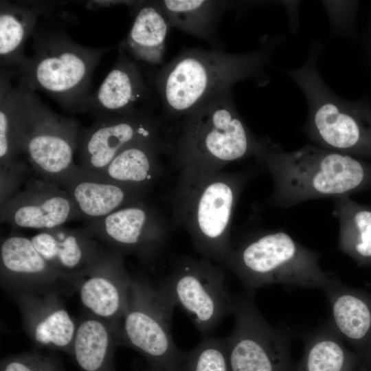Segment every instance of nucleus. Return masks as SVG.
I'll list each match as a JSON object with an SVG mask.
<instances>
[{
	"mask_svg": "<svg viewBox=\"0 0 371 371\" xmlns=\"http://www.w3.org/2000/svg\"><path fill=\"white\" fill-rule=\"evenodd\" d=\"M280 36L245 53L185 49L153 71L150 80L162 113L161 119L179 120L205 101L248 79L267 83L265 69L281 42Z\"/></svg>",
	"mask_w": 371,
	"mask_h": 371,
	"instance_id": "obj_1",
	"label": "nucleus"
},
{
	"mask_svg": "<svg viewBox=\"0 0 371 371\" xmlns=\"http://www.w3.org/2000/svg\"><path fill=\"white\" fill-rule=\"evenodd\" d=\"M255 158L272 177L273 188L267 202L275 207L335 199L371 188V163L315 145L288 152L265 139Z\"/></svg>",
	"mask_w": 371,
	"mask_h": 371,
	"instance_id": "obj_2",
	"label": "nucleus"
},
{
	"mask_svg": "<svg viewBox=\"0 0 371 371\" xmlns=\"http://www.w3.org/2000/svg\"><path fill=\"white\" fill-rule=\"evenodd\" d=\"M180 171L169 194L173 220L203 257L227 267L234 248L232 221L253 172Z\"/></svg>",
	"mask_w": 371,
	"mask_h": 371,
	"instance_id": "obj_3",
	"label": "nucleus"
},
{
	"mask_svg": "<svg viewBox=\"0 0 371 371\" xmlns=\"http://www.w3.org/2000/svg\"><path fill=\"white\" fill-rule=\"evenodd\" d=\"M265 141L249 128L228 89L179 120L170 153L180 170L218 171L231 163L256 157Z\"/></svg>",
	"mask_w": 371,
	"mask_h": 371,
	"instance_id": "obj_4",
	"label": "nucleus"
},
{
	"mask_svg": "<svg viewBox=\"0 0 371 371\" xmlns=\"http://www.w3.org/2000/svg\"><path fill=\"white\" fill-rule=\"evenodd\" d=\"M32 38L33 53L17 71L18 81L45 93L68 113H84L94 71L111 47L82 45L54 22L38 23Z\"/></svg>",
	"mask_w": 371,
	"mask_h": 371,
	"instance_id": "obj_5",
	"label": "nucleus"
},
{
	"mask_svg": "<svg viewBox=\"0 0 371 371\" xmlns=\"http://www.w3.org/2000/svg\"><path fill=\"white\" fill-rule=\"evenodd\" d=\"M322 48L319 42H314L302 65L285 70L306 99L304 131L315 146L371 159L370 102L347 100L330 89L318 68Z\"/></svg>",
	"mask_w": 371,
	"mask_h": 371,
	"instance_id": "obj_6",
	"label": "nucleus"
},
{
	"mask_svg": "<svg viewBox=\"0 0 371 371\" xmlns=\"http://www.w3.org/2000/svg\"><path fill=\"white\" fill-rule=\"evenodd\" d=\"M227 267L250 290L272 284L322 289L334 275L322 269L317 253L278 230L234 247Z\"/></svg>",
	"mask_w": 371,
	"mask_h": 371,
	"instance_id": "obj_7",
	"label": "nucleus"
},
{
	"mask_svg": "<svg viewBox=\"0 0 371 371\" xmlns=\"http://www.w3.org/2000/svg\"><path fill=\"white\" fill-rule=\"evenodd\" d=\"M19 146L42 179L60 187L77 168L80 124L57 114L35 91L18 81Z\"/></svg>",
	"mask_w": 371,
	"mask_h": 371,
	"instance_id": "obj_8",
	"label": "nucleus"
},
{
	"mask_svg": "<svg viewBox=\"0 0 371 371\" xmlns=\"http://www.w3.org/2000/svg\"><path fill=\"white\" fill-rule=\"evenodd\" d=\"M175 307L148 279L132 277L128 309L119 327V344L139 352L152 367L183 364L184 352L175 345L171 333Z\"/></svg>",
	"mask_w": 371,
	"mask_h": 371,
	"instance_id": "obj_9",
	"label": "nucleus"
},
{
	"mask_svg": "<svg viewBox=\"0 0 371 371\" xmlns=\"http://www.w3.org/2000/svg\"><path fill=\"white\" fill-rule=\"evenodd\" d=\"M157 286L205 337L233 313L222 267L204 257L179 260Z\"/></svg>",
	"mask_w": 371,
	"mask_h": 371,
	"instance_id": "obj_10",
	"label": "nucleus"
},
{
	"mask_svg": "<svg viewBox=\"0 0 371 371\" xmlns=\"http://www.w3.org/2000/svg\"><path fill=\"white\" fill-rule=\"evenodd\" d=\"M232 313L234 326L224 338L230 371H293L286 334L266 321L251 291L234 297Z\"/></svg>",
	"mask_w": 371,
	"mask_h": 371,
	"instance_id": "obj_11",
	"label": "nucleus"
},
{
	"mask_svg": "<svg viewBox=\"0 0 371 371\" xmlns=\"http://www.w3.org/2000/svg\"><path fill=\"white\" fill-rule=\"evenodd\" d=\"M83 229L109 250L135 256L145 264L157 258L168 238V224L146 199L86 223Z\"/></svg>",
	"mask_w": 371,
	"mask_h": 371,
	"instance_id": "obj_12",
	"label": "nucleus"
},
{
	"mask_svg": "<svg viewBox=\"0 0 371 371\" xmlns=\"http://www.w3.org/2000/svg\"><path fill=\"white\" fill-rule=\"evenodd\" d=\"M167 131L161 116L151 111L96 117L91 126L80 131V166L100 174L124 148L139 140L168 135Z\"/></svg>",
	"mask_w": 371,
	"mask_h": 371,
	"instance_id": "obj_13",
	"label": "nucleus"
},
{
	"mask_svg": "<svg viewBox=\"0 0 371 371\" xmlns=\"http://www.w3.org/2000/svg\"><path fill=\"white\" fill-rule=\"evenodd\" d=\"M159 102L150 80H146L139 62L126 53L122 44L111 71L91 93L84 113L95 118L139 111L154 112Z\"/></svg>",
	"mask_w": 371,
	"mask_h": 371,
	"instance_id": "obj_14",
	"label": "nucleus"
},
{
	"mask_svg": "<svg viewBox=\"0 0 371 371\" xmlns=\"http://www.w3.org/2000/svg\"><path fill=\"white\" fill-rule=\"evenodd\" d=\"M1 222L13 229L49 230L80 218L73 201L61 187L44 179H31L1 205Z\"/></svg>",
	"mask_w": 371,
	"mask_h": 371,
	"instance_id": "obj_15",
	"label": "nucleus"
},
{
	"mask_svg": "<svg viewBox=\"0 0 371 371\" xmlns=\"http://www.w3.org/2000/svg\"><path fill=\"white\" fill-rule=\"evenodd\" d=\"M1 284L13 296L23 293H69L56 269L36 249L31 238L17 233L0 246Z\"/></svg>",
	"mask_w": 371,
	"mask_h": 371,
	"instance_id": "obj_16",
	"label": "nucleus"
},
{
	"mask_svg": "<svg viewBox=\"0 0 371 371\" xmlns=\"http://www.w3.org/2000/svg\"><path fill=\"white\" fill-rule=\"evenodd\" d=\"M131 282L124 256L108 249L82 278L77 291L82 304L89 314L119 330L128 309Z\"/></svg>",
	"mask_w": 371,
	"mask_h": 371,
	"instance_id": "obj_17",
	"label": "nucleus"
},
{
	"mask_svg": "<svg viewBox=\"0 0 371 371\" xmlns=\"http://www.w3.org/2000/svg\"><path fill=\"white\" fill-rule=\"evenodd\" d=\"M30 238L71 291H77L85 276L108 251L83 228L61 226L41 231Z\"/></svg>",
	"mask_w": 371,
	"mask_h": 371,
	"instance_id": "obj_18",
	"label": "nucleus"
},
{
	"mask_svg": "<svg viewBox=\"0 0 371 371\" xmlns=\"http://www.w3.org/2000/svg\"><path fill=\"white\" fill-rule=\"evenodd\" d=\"M59 293H23L14 296L24 330L37 348L71 355L77 322L70 316Z\"/></svg>",
	"mask_w": 371,
	"mask_h": 371,
	"instance_id": "obj_19",
	"label": "nucleus"
},
{
	"mask_svg": "<svg viewBox=\"0 0 371 371\" xmlns=\"http://www.w3.org/2000/svg\"><path fill=\"white\" fill-rule=\"evenodd\" d=\"M331 308L332 325L353 348L365 369L371 365V293L352 288L333 275L322 289Z\"/></svg>",
	"mask_w": 371,
	"mask_h": 371,
	"instance_id": "obj_20",
	"label": "nucleus"
},
{
	"mask_svg": "<svg viewBox=\"0 0 371 371\" xmlns=\"http://www.w3.org/2000/svg\"><path fill=\"white\" fill-rule=\"evenodd\" d=\"M60 187L73 201L86 223L102 218L115 211L145 199L148 193L87 172L80 166Z\"/></svg>",
	"mask_w": 371,
	"mask_h": 371,
	"instance_id": "obj_21",
	"label": "nucleus"
},
{
	"mask_svg": "<svg viewBox=\"0 0 371 371\" xmlns=\"http://www.w3.org/2000/svg\"><path fill=\"white\" fill-rule=\"evenodd\" d=\"M171 146L169 135L135 142L121 150L97 175L148 193L163 173L161 155L170 153Z\"/></svg>",
	"mask_w": 371,
	"mask_h": 371,
	"instance_id": "obj_22",
	"label": "nucleus"
},
{
	"mask_svg": "<svg viewBox=\"0 0 371 371\" xmlns=\"http://www.w3.org/2000/svg\"><path fill=\"white\" fill-rule=\"evenodd\" d=\"M52 3L32 1H0L1 68L19 71L28 56L27 39L32 36L40 17L52 10Z\"/></svg>",
	"mask_w": 371,
	"mask_h": 371,
	"instance_id": "obj_23",
	"label": "nucleus"
},
{
	"mask_svg": "<svg viewBox=\"0 0 371 371\" xmlns=\"http://www.w3.org/2000/svg\"><path fill=\"white\" fill-rule=\"evenodd\" d=\"M118 329L89 313L77 322L71 356L80 371H115Z\"/></svg>",
	"mask_w": 371,
	"mask_h": 371,
	"instance_id": "obj_24",
	"label": "nucleus"
},
{
	"mask_svg": "<svg viewBox=\"0 0 371 371\" xmlns=\"http://www.w3.org/2000/svg\"><path fill=\"white\" fill-rule=\"evenodd\" d=\"M171 27L203 40L212 49L223 50L218 27L229 3L225 1H156Z\"/></svg>",
	"mask_w": 371,
	"mask_h": 371,
	"instance_id": "obj_25",
	"label": "nucleus"
},
{
	"mask_svg": "<svg viewBox=\"0 0 371 371\" xmlns=\"http://www.w3.org/2000/svg\"><path fill=\"white\" fill-rule=\"evenodd\" d=\"M170 27L156 1L140 3L128 34L121 44L135 60L160 65L164 61L165 43Z\"/></svg>",
	"mask_w": 371,
	"mask_h": 371,
	"instance_id": "obj_26",
	"label": "nucleus"
},
{
	"mask_svg": "<svg viewBox=\"0 0 371 371\" xmlns=\"http://www.w3.org/2000/svg\"><path fill=\"white\" fill-rule=\"evenodd\" d=\"M303 340L304 349L295 371H356L360 363L332 324L305 335Z\"/></svg>",
	"mask_w": 371,
	"mask_h": 371,
	"instance_id": "obj_27",
	"label": "nucleus"
},
{
	"mask_svg": "<svg viewBox=\"0 0 371 371\" xmlns=\"http://www.w3.org/2000/svg\"><path fill=\"white\" fill-rule=\"evenodd\" d=\"M339 222V247L359 265H371V207L350 196L334 199Z\"/></svg>",
	"mask_w": 371,
	"mask_h": 371,
	"instance_id": "obj_28",
	"label": "nucleus"
},
{
	"mask_svg": "<svg viewBox=\"0 0 371 371\" xmlns=\"http://www.w3.org/2000/svg\"><path fill=\"white\" fill-rule=\"evenodd\" d=\"M17 75L12 69L1 68L0 75V166L8 167L21 154L18 133V85L12 79Z\"/></svg>",
	"mask_w": 371,
	"mask_h": 371,
	"instance_id": "obj_29",
	"label": "nucleus"
},
{
	"mask_svg": "<svg viewBox=\"0 0 371 371\" xmlns=\"http://www.w3.org/2000/svg\"><path fill=\"white\" fill-rule=\"evenodd\" d=\"M185 371H230L225 339L205 337L184 352Z\"/></svg>",
	"mask_w": 371,
	"mask_h": 371,
	"instance_id": "obj_30",
	"label": "nucleus"
},
{
	"mask_svg": "<svg viewBox=\"0 0 371 371\" xmlns=\"http://www.w3.org/2000/svg\"><path fill=\"white\" fill-rule=\"evenodd\" d=\"M0 371H64V369L56 357L31 351L2 359Z\"/></svg>",
	"mask_w": 371,
	"mask_h": 371,
	"instance_id": "obj_31",
	"label": "nucleus"
},
{
	"mask_svg": "<svg viewBox=\"0 0 371 371\" xmlns=\"http://www.w3.org/2000/svg\"><path fill=\"white\" fill-rule=\"evenodd\" d=\"M333 30L350 34L355 30L358 1H324Z\"/></svg>",
	"mask_w": 371,
	"mask_h": 371,
	"instance_id": "obj_32",
	"label": "nucleus"
},
{
	"mask_svg": "<svg viewBox=\"0 0 371 371\" xmlns=\"http://www.w3.org/2000/svg\"><path fill=\"white\" fill-rule=\"evenodd\" d=\"M25 174V164L19 159L8 167L1 168V205L17 192Z\"/></svg>",
	"mask_w": 371,
	"mask_h": 371,
	"instance_id": "obj_33",
	"label": "nucleus"
},
{
	"mask_svg": "<svg viewBox=\"0 0 371 371\" xmlns=\"http://www.w3.org/2000/svg\"><path fill=\"white\" fill-rule=\"evenodd\" d=\"M146 371H185V370L183 364H177L164 367L149 366Z\"/></svg>",
	"mask_w": 371,
	"mask_h": 371,
	"instance_id": "obj_34",
	"label": "nucleus"
},
{
	"mask_svg": "<svg viewBox=\"0 0 371 371\" xmlns=\"http://www.w3.org/2000/svg\"><path fill=\"white\" fill-rule=\"evenodd\" d=\"M364 43L368 57L371 60V22L365 32Z\"/></svg>",
	"mask_w": 371,
	"mask_h": 371,
	"instance_id": "obj_35",
	"label": "nucleus"
},
{
	"mask_svg": "<svg viewBox=\"0 0 371 371\" xmlns=\"http://www.w3.org/2000/svg\"><path fill=\"white\" fill-rule=\"evenodd\" d=\"M368 370H370L371 371V365H370V368H368Z\"/></svg>",
	"mask_w": 371,
	"mask_h": 371,
	"instance_id": "obj_36",
	"label": "nucleus"
},
{
	"mask_svg": "<svg viewBox=\"0 0 371 371\" xmlns=\"http://www.w3.org/2000/svg\"><path fill=\"white\" fill-rule=\"evenodd\" d=\"M370 102V106H371V102Z\"/></svg>",
	"mask_w": 371,
	"mask_h": 371,
	"instance_id": "obj_37",
	"label": "nucleus"
}]
</instances>
